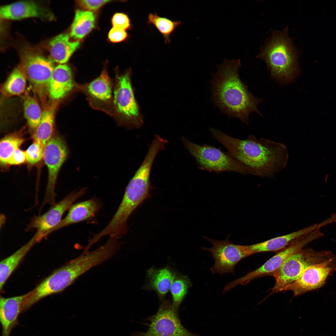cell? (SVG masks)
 I'll list each match as a JSON object with an SVG mask.
<instances>
[{
	"label": "cell",
	"mask_w": 336,
	"mask_h": 336,
	"mask_svg": "<svg viewBox=\"0 0 336 336\" xmlns=\"http://www.w3.org/2000/svg\"><path fill=\"white\" fill-rule=\"evenodd\" d=\"M212 137L244 165L248 175L272 178L286 166L289 154L283 144L251 134L242 140L231 137L219 129L210 128Z\"/></svg>",
	"instance_id": "6da1fadb"
},
{
	"label": "cell",
	"mask_w": 336,
	"mask_h": 336,
	"mask_svg": "<svg viewBox=\"0 0 336 336\" xmlns=\"http://www.w3.org/2000/svg\"><path fill=\"white\" fill-rule=\"evenodd\" d=\"M216 66L217 71L212 73L210 81L211 99L220 113L230 118H237L247 125L251 113L262 116L257 108L262 100L254 96L240 77V60L224 58Z\"/></svg>",
	"instance_id": "7a4b0ae2"
},
{
	"label": "cell",
	"mask_w": 336,
	"mask_h": 336,
	"mask_svg": "<svg viewBox=\"0 0 336 336\" xmlns=\"http://www.w3.org/2000/svg\"><path fill=\"white\" fill-rule=\"evenodd\" d=\"M287 32V27L273 33L259 55L270 70L271 78L283 84L293 82L300 73L296 51Z\"/></svg>",
	"instance_id": "3957f363"
},
{
	"label": "cell",
	"mask_w": 336,
	"mask_h": 336,
	"mask_svg": "<svg viewBox=\"0 0 336 336\" xmlns=\"http://www.w3.org/2000/svg\"><path fill=\"white\" fill-rule=\"evenodd\" d=\"M158 149L150 146L141 166L127 185L122 200L115 215L126 222L138 207L150 197L152 186L150 181L152 167Z\"/></svg>",
	"instance_id": "277c9868"
},
{
	"label": "cell",
	"mask_w": 336,
	"mask_h": 336,
	"mask_svg": "<svg viewBox=\"0 0 336 336\" xmlns=\"http://www.w3.org/2000/svg\"><path fill=\"white\" fill-rule=\"evenodd\" d=\"M335 256L328 250L316 251L311 248L298 250L290 256L272 275L275 282L272 289L271 293L285 291L309 267L324 262Z\"/></svg>",
	"instance_id": "5b68a950"
},
{
	"label": "cell",
	"mask_w": 336,
	"mask_h": 336,
	"mask_svg": "<svg viewBox=\"0 0 336 336\" xmlns=\"http://www.w3.org/2000/svg\"><path fill=\"white\" fill-rule=\"evenodd\" d=\"M113 91V114L121 124L139 128L142 124L138 105L131 83V70L121 73L116 72Z\"/></svg>",
	"instance_id": "8992f818"
},
{
	"label": "cell",
	"mask_w": 336,
	"mask_h": 336,
	"mask_svg": "<svg viewBox=\"0 0 336 336\" xmlns=\"http://www.w3.org/2000/svg\"><path fill=\"white\" fill-rule=\"evenodd\" d=\"M20 55V65L43 109L49 102V85L55 68L53 62L28 47L22 48Z\"/></svg>",
	"instance_id": "52a82bcc"
},
{
	"label": "cell",
	"mask_w": 336,
	"mask_h": 336,
	"mask_svg": "<svg viewBox=\"0 0 336 336\" xmlns=\"http://www.w3.org/2000/svg\"><path fill=\"white\" fill-rule=\"evenodd\" d=\"M85 266L74 259L53 273L28 293L25 300L27 309L42 299L63 291L85 273Z\"/></svg>",
	"instance_id": "ba28073f"
},
{
	"label": "cell",
	"mask_w": 336,
	"mask_h": 336,
	"mask_svg": "<svg viewBox=\"0 0 336 336\" xmlns=\"http://www.w3.org/2000/svg\"><path fill=\"white\" fill-rule=\"evenodd\" d=\"M182 140L202 169L210 171H231L248 175L244 165L220 149L207 145H198L183 137Z\"/></svg>",
	"instance_id": "9c48e42d"
},
{
	"label": "cell",
	"mask_w": 336,
	"mask_h": 336,
	"mask_svg": "<svg viewBox=\"0 0 336 336\" xmlns=\"http://www.w3.org/2000/svg\"><path fill=\"white\" fill-rule=\"evenodd\" d=\"M231 235L224 240H219L204 237L212 245L211 248H202L211 253L214 259V265L210 268L212 274L221 275L228 273L235 274L234 268L242 259L254 253L250 245H236L229 240Z\"/></svg>",
	"instance_id": "30bf717a"
},
{
	"label": "cell",
	"mask_w": 336,
	"mask_h": 336,
	"mask_svg": "<svg viewBox=\"0 0 336 336\" xmlns=\"http://www.w3.org/2000/svg\"><path fill=\"white\" fill-rule=\"evenodd\" d=\"M148 320L150 323L147 331L137 332L134 336H199L182 325L170 300H164L157 312Z\"/></svg>",
	"instance_id": "8fae6325"
},
{
	"label": "cell",
	"mask_w": 336,
	"mask_h": 336,
	"mask_svg": "<svg viewBox=\"0 0 336 336\" xmlns=\"http://www.w3.org/2000/svg\"><path fill=\"white\" fill-rule=\"evenodd\" d=\"M68 153L64 140L58 135H54L44 146L43 159L48 169V178L45 196L40 210L46 204L53 205L56 203L55 189L58 176Z\"/></svg>",
	"instance_id": "7c38bea8"
},
{
	"label": "cell",
	"mask_w": 336,
	"mask_h": 336,
	"mask_svg": "<svg viewBox=\"0 0 336 336\" xmlns=\"http://www.w3.org/2000/svg\"><path fill=\"white\" fill-rule=\"evenodd\" d=\"M322 236L321 232L319 229H317L297 239L259 268L228 284L227 287L231 289L238 284L246 285L256 278L267 275H272L280 268L290 256L303 248L309 243Z\"/></svg>",
	"instance_id": "4fadbf2b"
},
{
	"label": "cell",
	"mask_w": 336,
	"mask_h": 336,
	"mask_svg": "<svg viewBox=\"0 0 336 336\" xmlns=\"http://www.w3.org/2000/svg\"><path fill=\"white\" fill-rule=\"evenodd\" d=\"M77 91L86 96L93 108L113 116L112 86L106 66L96 79L84 84H77Z\"/></svg>",
	"instance_id": "5bb4252c"
},
{
	"label": "cell",
	"mask_w": 336,
	"mask_h": 336,
	"mask_svg": "<svg viewBox=\"0 0 336 336\" xmlns=\"http://www.w3.org/2000/svg\"><path fill=\"white\" fill-rule=\"evenodd\" d=\"M86 192L85 188L78 191L71 193L63 199L52 205L44 213L32 218L28 224L26 230L29 231L36 229L43 238L47 236L48 233L56 226L62 220L64 213L78 199L83 196Z\"/></svg>",
	"instance_id": "9a60e30c"
},
{
	"label": "cell",
	"mask_w": 336,
	"mask_h": 336,
	"mask_svg": "<svg viewBox=\"0 0 336 336\" xmlns=\"http://www.w3.org/2000/svg\"><path fill=\"white\" fill-rule=\"evenodd\" d=\"M336 271V256L324 262L310 266L285 291H292L298 296L320 288L325 283L328 278Z\"/></svg>",
	"instance_id": "2e32d148"
},
{
	"label": "cell",
	"mask_w": 336,
	"mask_h": 336,
	"mask_svg": "<svg viewBox=\"0 0 336 336\" xmlns=\"http://www.w3.org/2000/svg\"><path fill=\"white\" fill-rule=\"evenodd\" d=\"M77 84L74 80L72 70L66 64L55 67L49 87V97L51 100H60L77 90Z\"/></svg>",
	"instance_id": "e0dca14e"
},
{
	"label": "cell",
	"mask_w": 336,
	"mask_h": 336,
	"mask_svg": "<svg viewBox=\"0 0 336 336\" xmlns=\"http://www.w3.org/2000/svg\"><path fill=\"white\" fill-rule=\"evenodd\" d=\"M1 17L16 20L37 17L52 20V13L37 2L32 1H20L1 7Z\"/></svg>",
	"instance_id": "ac0fdd59"
},
{
	"label": "cell",
	"mask_w": 336,
	"mask_h": 336,
	"mask_svg": "<svg viewBox=\"0 0 336 336\" xmlns=\"http://www.w3.org/2000/svg\"><path fill=\"white\" fill-rule=\"evenodd\" d=\"M27 293L10 298L1 297L0 321L2 326V336H10L15 326L19 325L18 318L23 312L24 303Z\"/></svg>",
	"instance_id": "d6986e66"
},
{
	"label": "cell",
	"mask_w": 336,
	"mask_h": 336,
	"mask_svg": "<svg viewBox=\"0 0 336 336\" xmlns=\"http://www.w3.org/2000/svg\"><path fill=\"white\" fill-rule=\"evenodd\" d=\"M176 272L169 267L161 268L151 267L147 270L146 281L143 288L154 291L159 299L163 300L170 290Z\"/></svg>",
	"instance_id": "ffe728a7"
},
{
	"label": "cell",
	"mask_w": 336,
	"mask_h": 336,
	"mask_svg": "<svg viewBox=\"0 0 336 336\" xmlns=\"http://www.w3.org/2000/svg\"><path fill=\"white\" fill-rule=\"evenodd\" d=\"M327 220L292 233L276 237L260 243L250 245L254 254L265 252L274 251L285 248L294 240L321 227L329 224Z\"/></svg>",
	"instance_id": "44dd1931"
},
{
	"label": "cell",
	"mask_w": 336,
	"mask_h": 336,
	"mask_svg": "<svg viewBox=\"0 0 336 336\" xmlns=\"http://www.w3.org/2000/svg\"><path fill=\"white\" fill-rule=\"evenodd\" d=\"M100 207V202L95 198L72 205L66 217L56 226L48 233L47 236L61 228L92 217L98 212Z\"/></svg>",
	"instance_id": "7402d4cb"
},
{
	"label": "cell",
	"mask_w": 336,
	"mask_h": 336,
	"mask_svg": "<svg viewBox=\"0 0 336 336\" xmlns=\"http://www.w3.org/2000/svg\"><path fill=\"white\" fill-rule=\"evenodd\" d=\"M41 239L36 232L31 239L15 252L1 261L0 263V289L6 281L20 262L35 245Z\"/></svg>",
	"instance_id": "603a6c76"
},
{
	"label": "cell",
	"mask_w": 336,
	"mask_h": 336,
	"mask_svg": "<svg viewBox=\"0 0 336 336\" xmlns=\"http://www.w3.org/2000/svg\"><path fill=\"white\" fill-rule=\"evenodd\" d=\"M59 101L51 100L43 109V114L40 121L33 133L32 138L44 147L53 136L54 117Z\"/></svg>",
	"instance_id": "cb8c5ba5"
},
{
	"label": "cell",
	"mask_w": 336,
	"mask_h": 336,
	"mask_svg": "<svg viewBox=\"0 0 336 336\" xmlns=\"http://www.w3.org/2000/svg\"><path fill=\"white\" fill-rule=\"evenodd\" d=\"M78 41H71L68 34H60L53 38L49 42V52L51 56L55 62L64 64L79 47Z\"/></svg>",
	"instance_id": "d4e9b609"
},
{
	"label": "cell",
	"mask_w": 336,
	"mask_h": 336,
	"mask_svg": "<svg viewBox=\"0 0 336 336\" xmlns=\"http://www.w3.org/2000/svg\"><path fill=\"white\" fill-rule=\"evenodd\" d=\"M95 17L92 12L77 10L71 26L70 35L75 40L83 38L95 27Z\"/></svg>",
	"instance_id": "484cf974"
},
{
	"label": "cell",
	"mask_w": 336,
	"mask_h": 336,
	"mask_svg": "<svg viewBox=\"0 0 336 336\" xmlns=\"http://www.w3.org/2000/svg\"><path fill=\"white\" fill-rule=\"evenodd\" d=\"M27 78L20 65L13 69L2 85L1 92L3 98L22 94L25 91Z\"/></svg>",
	"instance_id": "4316f807"
},
{
	"label": "cell",
	"mask_w": 336,
	"mask_h": 336,
	"mask_svg": "<svg viewBox=\"0 0 336 336\" xmlns=\"http://www.w3.org/2000/svg\"><path fill=\"white\" fill-rule=\"evenodd\" d=\"M25 127L7 135L0 142V162L2 167L7 166L8 161L15 151L24 142L23 132Z\"/></svg>",
	"instance_id": "83f0119b"
},
{
	"label": "cell",
	"mask_w": 336,
	"mask_h": 336,
	"mask_svg": "<svg viewBox=\"0 0 336 336\" xmlns=\"http://www.w3.org/2000/svg\"><path fill=\"white\" fill-rule=\"evenodd\" d=\"M24 114L30 130H35L42 117V110L36 95L26 91L23 96Z\"/></svg>",
	"instance_id": "f1b7e54d"
},
{
	"label": "cell",
	"mask_w": 336,
	"mask_h": 336,
	"mask_svg": "<svg viewBox=\"0 0 336 336\" xmlns=\"http://www.w3.org/2000/svg\"><path fill=\"white\" fill-rule=\"evenodd\" d=\"M191 286V282L188 277L176 272L170 290L172 306L177 311L188 289Z\"/></svg>",
	"instance_id": "f546056e"
},
{
	"label": "cell",
	"mask_w": 336,
	"mask_h": 336,
	"mask_svg": "<svg viewBox=\"0 0 336 336\" xmlns=\"http://www.w3.org/2000/svg\"><path fill=\"white\" fill-rule=\"evenodd\" d=\"M147 23L153 25L156 28L163 36L165 43L167 44L170 42L171 35L176 28L181 25V22L160 16L155 12L149 13Z\"/></svg>",
	"instance_id": "4dcf8cb0"
},
{
	"label": "cell",
	"mask_w": 336,
	"mask_h": 336,
	"mask_svg": "<svg viewBox=\"0 0 336 336\" xmlns=\"http://www.w3.org/2000/svg\"><path fill=\"white\" fill-rule=\"evenodd\" d=\"M44 147L39 142L33 141L26 151L27 162L31 166L38 163L43 159Z\"/></svg>",
	"instance_id": "1f68e13d"
},
{
	"label": "cell",
	"mask_w": 336,
	"mask_h": 336,
	"mask_svg": "<svg viewBox=\"0 0 336 336\" xmlns=\"http://www.w3.org/2000/svg\"><path fill=\"white\" fill-rule=\"evenodd\" d=\"M111 22L113 27L126 30L132 28L128 16L124 13H117L112 16Z\"/></svg>",
	"instance_id": "d6a6232c"
},
{
	"label": "cell",
	"mask_w": 336,
	"mask_h": 336,
	"mask_svg": "<svg viewBox=\"0 0 336 336\" xmlns=\"http://www.w3.org/2000/svg\"><path fill=\"white\" fill-rule=\"evenodd\" d=\"M110 0H78L77 4L82 8L88 11H96L106 3L110 2Z\"/></svg>",
	"instance_id": "836d02e7"
},
{
	"label": "cell",
	"mask_w": 336,
	"mask_h": 336,
	"mask_svg": "<svg viewBox=\"0 0 336 336\" xmlns=\"http://www.w3.org/2000/svg\"><path fill=\"white\" fill-rule=\"evenodd\" d=\"M128 35L126 30L112 28L110 31L108 38L110 41L114 43L123 42L127 39Z\"/></svg>",
	"instance_id": "e575fe53"
},
{
	"label": "cell",
	"mask_w": 336,
	"mask_h": 336,
	"mask_svg": "<svg viewBox=\"0 0 336 336\" xmlns=\"http://www.w3.org/2000/svg\"><path fill=\"white\" fill-rule=\"evenodd\" d=\"M27 162L26 151L20 148L16 150L9 159L7 166L19 165Z\"/></svg>",
	"instance_id": "d590c367"
}]
</instances>
